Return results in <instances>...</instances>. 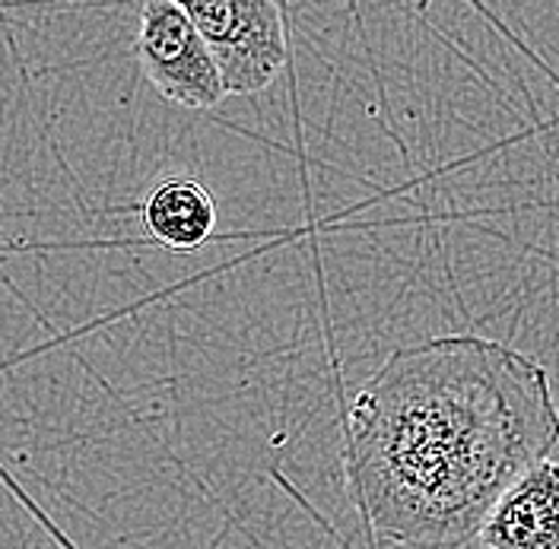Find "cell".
Returning a JSON list of instances; mask_svg holds the SVG:
<instances>
[{"label":"cell","mask_w":559,"mask_h":549,"mask_svg":"<svg viewBox=\"0 0 559 549\" xmlns=\"http://www.w3.org/2000/svg\"><path fill=\"white\" fill-rule=\"evenodd\" d=\"M559 445L550 372L522 349L452 334L394 349L347 413V480L397 547L461 549L499 496Z\"/></svg>","instance_id":"cell-1"},{"label":"cell","mask_w":559,"mask_h":549,"mask_svg":"<svg viewBox=\"0 0 559 549\" xmlns=\"http://www.w3.org/2000/svg\"><path fill=\"white\" fill-rule=\"evenodd\" d=\"M207 45L226 96H254L286 68V26L271 0H198L185 3Z\"/></svg>","instance_id":"cell-2"},{"label":"cell","mask_w":559,"mask_h":549,"mask_svg":"<svg viewBox=\"0 0 559 549\" xmlns=\"http://www.w3.org/2000/svg\"><path fill=\"white\" fill-rule=\"evenodd\" d=\"M138 61L150 86L185 108H216L226 99L207 45L185 3L150 0L140 10Z\"/></svg>","instance_id":"cell-3"},{"label":"cell","mask_w":559,"mask_h":549,"mask_svg":"<svg viewBox=\"0 0 559 549\" xmlns=\"http://www.w3.org/2000/svg\"><path fill=\"white\" fill-rule=\"evenodd\" d=\"M477 540L487 549H559L557 457H544L499 496Z\"/></svg>","instance_id":"cell-4"},{"label":"cell","mask_w":559,"mask_h":549,"mask_svg":"<svg viewBox=\"0 0 559 549\" xmlns=\"http://www.w3.org/2000/svg\"><path fill=\"white\" fill-rule=\"evenodd\" d=\"M140 226L169 251H198L216 232V201L204 181L166 175L140 201Z\"/></svg>","instance_id":"cell-5"}]
</instances>
